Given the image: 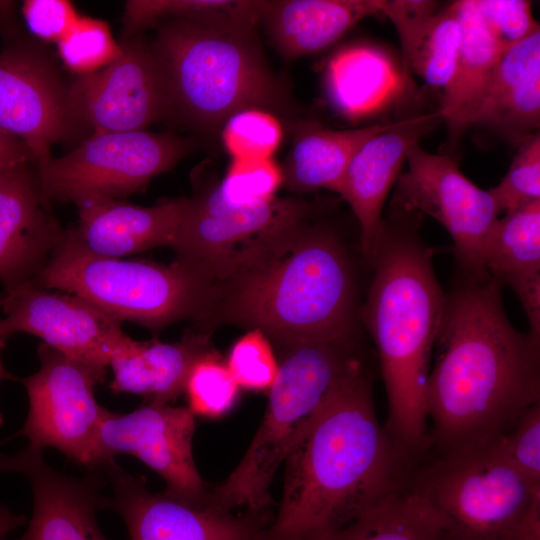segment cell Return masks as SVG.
<instances>
[{"mask_svg":"<svg viewBox=\"0 0 540 540\" xmlns=\"http://www.w3.org/2000/svg\"><path fill=\"white\" fill-rule=\"evenodd\" d=\"M305 216V205L275 199L253 207L224 204L209 190L186 199L173 244L177 261L212 282L234 269L284 227Z\"/></svg>","mask_w":540,"mask_h":540,"instance_id":"5bb4252c","label":"cell"},{"mask_svg":"<svg viewBox=\"0 0 540 540\" xmlns=\"http://www.w3.org/2000/svg\"><path fill=\"white\" fill-rule=\"evenodd\" d=\"M212 351L207 335L200 333L188 332L174 343L132 339L110 361L109 388L115 394H137L170 404L184 393L192 366Z\"/></svg>","mask_w":540,"mask_h":540,"instance_id":"484cf974","label":"cell"},{"mask_svg":"<svg viewBox=\"0 0 540 540\" xmlns=\"http://www.w3.org/2000/svg\"><path fill=\"white\" fill-rule=\"evenodd\" d=\"M57 44L65 66L78 75L99 71L121 52L105 21L80 15Z\"/></svg>","mask_w":540,"mask_h":540,"instance_id":"e575fe53","label":"cell"},{"mask_svg":"<svg viewBox=\"0 0 540 540\" xmlns=\"http://www.w3.org/2000/svg\"><path fill=\"white\" fill-rule=\"evenodd\" d=\"M101 471L112 488V496L103 497L102 509L123 519L130 540H265L273 519L268 512L235 515L153 493L144 476L123 470L116 461Z\"/></svg>","mask_w":540,"mask_h":540,"instance_id":"2e32d148","label":"cell"},{"mask_svg":"<svg viewBox=\"0 0 540 540\" xmlns=\"http://www.w3.org/2000/svg\"><path fill=\"white\" fill-rule=\"evenodd\" d=\"M22 13L34 35L56 43L79 16L72 4L64 0H27L22 5Z\"/></svg>","mask_w":540,"mask_h":540,"instance_id":"60d3db41","label":"cell"},{"mask_svg":"<svg viewBox=\"0 0 540 540\" xmlns=\"http://www.w3.org/2000/svg\"><path fill=\"white\" fill-rule=\"evenodd\" d=\"M441 122L438 109L392 121L352 157L336 193L349 204L358 220L361 248L368 261L382 233L384 203L401 175L409 149Z\"/></svg>","mask_w":540,"mask_h":540,"instance_id":"d6986e66","label":"cell"},{"mask_svg":"<svg viewBox=\"0 0 540 540\" xmlns=\"http://www.w3.org/2000/svg\"><path fill=\"white\" fill-rule=\"evenodd\" d=\"M220 131L222 144L232 159H270L283 139L276 115L259 108L238 111Z\"/></svg>","mask_w":540,"mask_h":540,"instance_id":"836d02e7","label":"cell"},{"mask_svg":"<svg viewBox=\"0 0 540 540\" xmlns=\"http://www.w3.org/2000/svg\"><path fill=\"white\" fill-rule=\"evenodd\" d=\"M412 477V476H411ZM313 540H444L440 518L410 482Z\"/></svg>","mask_w":540,"mask_h":540,"instance_id":"f1b7e54d","label":"cell"},{"mask_svg":"<svg viewBox=\"0 0 540 540\" xmlns=\"http://www.w3.org/2000/svg\"><path fill=\"white\" fill-rule=\"evenodd\" d=\"M41 193L26 165L0 174V282L4 288L32 280L64 233L40 207Z\"/></svg>","mask_w":540,"mask_h":540,"instance_id":"ffe728a7","label":"cell"},{"mask_svg":"<svg viewBox=\"0 0 540 540\" xmlns=\"http://www.w3.org/2000/svg\"><path fill=\"white\" fill-rule=\"evenodd\" d=\"M226 364L238 386L253 391L269 390L279 368L269 340L258 329L232 346Z\"/></svg>","mask_w":540,"mask_h":540,"instance_id":"8d00e7d4","label":"cell"},{"mask_svg":"<svg viewBox=\"0 0 540 540\" xmlns=\"http://www.w3.org/2000/svg\"><path fill=\"white\" fill-rule=\"evenodd\" d=\"M391 122L335 130L314 122L297 130L283 169L284 181L296 192L327 189L337 192L344 173L358 149Z\"/></svg>","mask_w":540,"mask_h":540,"instance_id":"4316f807","label":"cell"},{"mask_svg":"<svg viewBox=\"0 0 540 540\" xmlns=\"http://www.w3.org/2000/svg\"><path fill=\"white\" fill-rule=\"evenodd\" d=\"M26 523V517L12 512L7 506L0 504V540Z\"/></svg>","mask_w":540,"mask_h":540,"instance_id":"7bdbcfd3","label":"cell"},{"mask_svg":"<svg viewBox=\"0 0 540 540\" xmlns=\"http://www.w3.org/2000/svg\"><path fill=\"white\" fill-rule=\"evenodd\" d=\"M518 145L506 175L488 190L500 214L540 201V133Z\"/></svg>","mask_w":540,"mask_h":540,"instance_id":"d590c367","label":"cell"},{"mask_svg":"<svg viewBox=\"0 0 540 540\" xmlns=\"http://www.w3.org/2000/svg\"><path fill=\"white\" fill-rule=\"evenodd\" d=\"M186 198L150 207L120 200L81 204L76 228L66 231L85 251L101 257L125 258L158 246H173Z\"/></svg>","mask_w":540,"mask_h":540,"instance_id":"7402d4cb","label":"cell"},{"mask_svg":"<svg viewBox=\"0 0 540 540\" xmlns=\"http://www.w3.org/2000/svg\"><path fill=\"white\" fill-rule=\"evenodd\" d=\"M461 39L458 3L454 1L435 13L405 71L445 95L455 78Z\"/></svg>","mask_w":540,"mask_h":540,"instance_id":"f546056e","label":"cell"},{"mask_svg":"<svg viewBox=\"0 0 540 540\" xmlns=\"http://www.w3.org/2000/svg\"><path fill=\"white\" fill-rule=\"evenodd\" d=\"M406 163L391 201L394 211L435 219L451 236L465 279H489L483 249L500 213L488 190L468 179L451 156L430 153L419 144L409 149Z\"/></svg>","mask_w":540,"mask_h":540,"instance_id":"8fae6325","label":"cell"},{"mask_svg":"<svg viewBox=\"0 0 540 540\" xmlns=\"http://www.w3.org/2000/svg\"><path fill=\"white\" fill-rule=\"evenodd\" d=\"M193 148L189 139L145 130L93 134L68 154L38 165L41 196L77 206L118 200L171 169Z\"/></svg>","mask_w":540,"mask_h":540,"instance_id":"9c48e42d","label":"cell"},{"mask_svg":"<svg viewBox=\"0 0 540 540\" xmlns=\"http://www.w3.org/2000/svg\"><path fill=\"white\" fill-rule=\"evenodd\" d=\"M152 46L162 70L170 113L204 133L221 130L238 111L287 110L283 85L254 35L257 20L173 19Z\"/></svg>","mask_w":540,"mask_h":540,"instance_id":"5b68a950","label":"cell"},{"mask_svg":"<svg viewBox=\"0 0 540 540\" xmlns=\"http://www.w3.org/2000/svg\"><path fill=\"white\" fill-rule=\"evenodd\" d=\"M495 441L527 479L540 484V402L524 410Z\"/></svg>","mask_w":540,"mask_h":540,"instance_id":"74e56055","label":"cell"},{"mask_svg":"<svg viewBox=\"0 0 540 540\" xmlns=\"http://www.w3.org/2000/svg\"><path fill=\"white\" fill-rule=\"evenodd\" d=\"M4 173V172H3ZM2 174V173H1Z\"/></svg>","mask_w":540,"mask_h":540,"instance_id":"f6af8a7d","label":"cell"},{"mask_svg":"<svg viewBox=\"0 0 540 540\" xmlns=\"http://www.w3.org/2000/svg\"><path fill=\"white\" fill-rule=\"evenodd\" d=\"M408 75L384 49L354 44L329 59L325 92L331 106L343 117L364 119L399 101L408 88Z\"/></svg>","mask_w":540,"mask_h":540,"instance_id":"603a6c76","label":"cell"},{"mask_svg":"<svg viewBox=\"0 0 540 540\" xmlns=\"http://www.w3.org/2000/svg\"><path fill=\"white\" fill-rule=\"evenodd\" d=\"M0 472L24 475L33 492L32 517L18 540H108L96 520L106 484L102 471L68 476L52 469L42 450L29 444L16 454H0Z\"/></svg>","mask_w":540,"mask_h":540,"instance_id":"ac0fdd59","label":"cell"},{"mask_svg":"<svg viewBox=\"0 0 540 540\" xmlns=\"http://www.w3.org/2000/svg\"><path fill=\"white\" fill-rule=\"evenodd\" d=\"M32 285L77 295L119 321L152 331L184 319H208L212 284L181 262L164 265L148 260L93 255L65 232Z\"/></svg>","mask_w":540,"mask_h":540,"instance_id":"52a82bcc","label":"cell"},{"mask_svg":"<svg viewBox=\"0 0 540 540\" xmlns=\"http://www.w3.org/2000/svg\"><path fill=\"white\" fill-rule=\"evenodd\" d=\"M439 8L436 1L380 0V14L386 16L397 30L404 69Z\"/></svg>","mask_w":540,"mask_h":540,"instance_id":"ab89813d","label":"cell"},{"mask_svg":"<svg viewBox=\"0 0 540 540\" xmlns=\"http://www.w3.org/2000/svg\"><path fill=\"white\" fill-rule=\"evenodd\" d=\"M211 283L209 320L258 329L282 346L353 335L355 282L347 251L333 232L303 218Z\"/></svg>","mask_w":540,"mask_h":540,"instance_id":"3957f363","label":"cell"},{"mask_svg":"<svg viewBox=\"0 0 540 540\" xmlns=\"http://www.w3.org/2000/svg\"><path fill=\"white\" fill-rule=\"evenodd\" d=\"M37 354L39 370L19 380L29 410L14 436H25L41 450L56 448L89 471H100L99 430L107 409L97 403L94 387L105 377L44 343Z\"/></svg>","mask_w":540,"mask_h":540,"instance_id":"30bf717a","label":"cell"},{"mask_svg":"<svg viewBox=\"0 0 540 540\" xmlns=\"http://www.w3.org/2000/svg\"><path fill=\"white\" fill-rule=\"evenodd\" d=\"M73 122L67 89L47 61L25 49L0 53V129L23 141L38 165Z\"/></svg>","mask_w":540,"mask_h":540,"instance_id":"e0dca14e","label":"cell"},{"mask_svg":"<svg viewBox=\"0 0 540 540\" xmlns=\"http://www.w3.org/2000/svg\"><path fill=\"white\" fill-rule=\"evenodd\" d=\"M283 347L260 427L237 467L210 490L212 510L268 512L270 485L297 434L332 387L362 363L353 336L309 339Z\"/></svg>","mask_w":540,"mask_h":540,"instance_id":"8992f818","label":"cell"},{"mask_svg":"<svg viewBox=\"0 0 540 540\" xmlns=\"http://www.w3.org/2000/svg\"><path fill=\"white\" fill-rule=\"evenodd\" d=\"M239 388L227 364L212 351L192 366L184 393L194 415L217 418L233 408Z\"/></svg>","mask_w":540,"mask_h":540,"instance_id":"d6a6232c","label":"cell"},{"mask_svg":"<svg viewBox=\"0 0 540 540\" xmlns=\"http://www.w3.org/2000/svg\"><path fill=\"white\" fill-rule=\"evenodd\" d=\"M411 483L440 518L444 540H513L540 501V484L527 479L495 440L437 454L415 466Z\"/></svg>","mask_w":540,"mask_h":540,"instance_id":"ba28073f","label":"cell"},{"mask_svg":"<svg viewBox=\"0 0 540 540\" xmlns=\"http://www.w3.org/2000/svg\"><path fill=\"white\" fill-rule=\"evenodd\" d=\"M457 3L462 39L456 74L438 108L453 139L465 130L469 114L505 52L483 23L474 0H459Z\"/></svg>","mask_w":540,"mask_h":540,"instance_id":"83f0119b","label":"cell"},{"mask_svg":"<svg viewBox=\"0 0 540 540\" xmlns=\"http://www.w3.org/2000/svg\"><path fill=\"white\" fill-rule=\"evenodd\" d=\"M32 159L35 157L23 141L0 129V174Z\"/></svg>","mask_w":540,"mask_h":540,"instance_id":"b9f144b4","label":"cell"},{"mask_svg":"<svg viewBox=\"0 0 540 540\" xmlns=\"http://www.w3.org/2000/svg\"><path fill=\"white\" fill-rule=\"evenodd\" d=\"M283 463L265 540H313L340 528L407 485L416 466L380 423L362 363L332 387Z\"/></svg>","mask_w":540,"mask_h":540,"instance_id":"7a4b0ae2","label":"cell"},{"mask_svg":"<svg viewBox=\"0 0 540 540\" xmlns=\"http://www.w3.org/2000/svg\"><path fill=\"white\" fill-rule=\"evenodd\" d=\"M540 31L507 49L496 64L465 129L479 127L519 144L539 132Z\"/></svg>","mask_w":540,"mask_h":540,"instance_id":"44dd1931","label":"cell"},{"mask_svg":"<svg viewBox=\"0 0 540 540\" xmlns=\"http://www.w3.org/2000/svg\"><path fill=\"white\" fill-rule=\"evenodd\" d=\"M195 415L188 407L149 401L132 412L106 411L99 430L100 471L116 456H134L166 482L165 494L206 508L210 489L199 475L192 453Z\"/></svg>","mask_w":540,"mask_h":540,"instance_id":"4fadbf2b","label":"cell"},{"mask_svg":"<svg viewBox=\"0 0 540 540\" xmlns=\"http://www.w3.org/2000/svg\"><path fill=\"white\" fill-rule=\"evenodd\" d=\"M488 276L510 286L526 313L529 334L540 339V201L497 218L483 249Z\"/></svg>","mask_w":540,"mask_h":540,"instance_id":"cb8c5ba5","label":"cell"},{"mask_svg":"<svg viewBox=\"0 0 540 540\" xmlns=\"http://www.w3.org/2000/svg\"><path fill=\"white\" fill-rule=\"evenodd\" d=\"M119 56L67 89L74 120L97 133L144 130L170 113L164 76L152 47L138 38L120 44Z\"/></svg>","mask_w":540,"mask_h":540,"instance_id":"9a60e30c","label":"cell"},{"mask_svg":"<svg viewBox=\"0 0 540 540\" xmlns=\"http://www.w3.org/2000/svg\"><path fill=\"white\" fill-rule=\"evenodd\" d=\"M377 14L380 0H276L261 1L259 21L284 56L297 58L323 51Z\"/></svg>","mask_w":540,"mask_h":540,"instance_id":"d4e9b609","label":"cell"},{"mask_svg":"<svg viewBox=\"0 0 540 540\" xmlns=\"http://www.w3.org/2000/svg\"><path fill=\"white\" fill-rule=\"evenodd\" d=\"M0 338L28 333L83 363L102 376L114 355L132 340L113 318L87 300L69 293L51 292L26 282L4 288L0 295Z\"/></svg>","mask_w":540,"mask_h":540,"instance_id":"7c38bea8","label":"cell"},{"mask_svg":"<svg viewBox=\"0 0 540 540\" xmlns=\"http://www.w3.org/2000/svg\"><path fill=\"white\" fill-rule=\"evenodd\" d=\"M501 292L492 278L465 279L446 295L426 388L437 454L495 440L540 402V339L511 325Z\"/></svg>","mask_w":540,"mask_h":540,"instance_id":"6da1fadb","label":"cell"},{"mask_svg":"<svg viewBox=\"0 0 540 540\" xmlns=\"http://www.w3.org/2000/svg\"><path fill=\"white\" fill-rule=\"evenodd\" d=\"M283 181V169L273 158L232 159L222 181L211 190L226 205L253 207L275 200Z\"/></svg>","mask_w":540,"mask_h":540,"instance_id":"1f68e13d","label":"cell"},{"mask_svg":"<svg viewBox=\"0 0 540 540\" xmlns=\"http://www.w3.org/2000/svg\"><path fill=\"white\" fill-rule=\"evenodd\" d=\"M4 342L1 340L0 338V382L4 381V380H15L16 378L10 373L8 372L4 365H3V362H2V359H1V349L4 347ZM3 423V418H2V415L0 413V426L2 425Z\"/></svg>","mask_w":540,"mask_h":540,"instance_id":"ee69618b","label":"cell"},{"mask_svg":"<svg viewBox=\"0 0 540 540\" xmlns=\"http://www.w3.org/2000/svg\"><path fill=\"white\" fill-rule=\"evenodd\" d=\"M474 4L488 31L504 51L540 31L530 1L474 0Z\"/></svg>","mask_w":540,"mask_h":540,"instance_id":"f35d334b","label":"cell"},{"mask_svg":"<svg viewBox=\"0 0 540 540\" xmlns=\"http://www.w3.org/2000/svg\"><path fill=\"white\" fill-rule=\"evenodd\" d=\"M418 215L383 219L364 308L387 394L384 426L416 464L430 450L426 388L446 300L433 251L417 235Z\"/></svg>","mask_w":540,"mask_h":540,"instance_id":"277c9868","label":"cell"},{"mask_svg":"<svg viewBox=\"0 0 540 540\" xmlns=\"http://www.w3.org/2000/svg\"><path fill=\"white\" fill-rule=\"evenodd\" d=\"M261 1L233 0H130L124 8L123 32L131 38L164 18L234 17L260 19Z\"/></svg>","mask_w":540,"mask_h":540,"instance_id":"4dcf8cb0","label":"cell"}]
</instances>
